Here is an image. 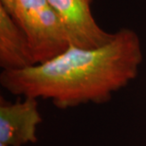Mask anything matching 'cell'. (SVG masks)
Masks as SVG:
<instances>
[{
    "instance_id": "obj_1",
    "label": "cell",
    "mask_w": 146,
    "mask_h": 146,
    "mask_svg": "<svg viewBox=\"0 0 146 146\" xmlns=\"http://www.w3.org/2000/svg\"><path fill=\"white\" fill-rule=\"evenodd\" d=\"M142 60L139 35L121 29L100 48L70 46L45 63L3 70L0 84L11 94L49 100L60 109L104 104L137 77Z\"/></svg>"
},
{
    "instance_id": "obj_2",
    "label": "cell",
    "mask_w": 146,
    "mask_h": 146,
    "mask_svg": "<svg viewBox=\"0 0 146 146\" xmlns=\"http://www.w3.org/2000/svg\"><path fill=\"white\" fill-rule=\"evenodd\" d=\"M24 31L34 65L65 52L70 39L48 0H13L8 11Z\"/></svg>"
},
{
    "instance_id": "obj_3",
    "label": "cell",
    "mask_w": 146,
    "mask_h": 146,
    "mask_svg": "<svg viewBox=\"0 0 146 146\" xmlns=\"http://www.w3.org/2000/svg\"><path fill=\"white\" fill-rule=\"evenodd\" d=\"M60 17L71 46L81 48H100L113 39L97 24L86 0H48Z\"/></svg>"
},
{
    "instance_id": "obj_4",
    "label": "cell",
    "mask_w": 146,
    "mask_h": 146,
    "mask_svg": "<svg viewBox=\"0 0 146 146\" xmlns=\"http://www.w3.org/2000/svg\"><path fill=\"white\" fill-rule=\"evenodd\" d=\"M42 122L38 100L24 97L15 103L1 99L0 103V143L24 146L37 141V127Z\"/></svg>"
},
{
    "instance_id": "obj_5",
    "label": "cell",
    "mask_w": 146,
    "mask_h": 146,
    "mask_svg": "<svg viewBox=\"0 0 146 146\" xmlns=\"http://www.w3.org/2000/svg\"><path fill=\"white\" fill-rule=\"evenodd\" d=\"M33 65L24 31L11 13L0 5V66L3 70H11Z\"/></svg>"
},
{
    "instance_id": "obj_6",
    "label": "cell",
    "mask_w": 146,
    "mask_h": 146,
    "mask_svg": "<svg viewBox=\"0 0 146 146\" xmlns=\"http://www.w3.org/2000/svg\"><path fill=\"white\" fill-rule=\"evenodd\" d=\"M13 0H0V5H2L7 11H10V9L13 5Z\"/></svg>"
},
{
    "instance_id": "obj_7",
    "label": "cell",
    "mask_w": 146,
    "mask_h": 146,
    "mask_svg": "<svg viewBox=\"0 0 146 146\" xmlns=\"http://www.w3.org/2000/svg\"><path fill=\"white\" fill-rule=\"evenodd\" d=\"M0 146H7V145H5V144H3V143H0Z\"/></svg>"
},
{
    "instance_id": "obj_8",
    "label": "cell",
    "mask_w": 146,
    "mask_h": 146,
    "mask_svg": "<svg viewBox=\"0 0 146 146\" xmlns=\"http://www.w3.org/2000/svg\"><path fill=\"white\" fill-rule=\"evenodd\" d=\"M86 1H87V2H89V3H90V1H91V0H86Z\"/></svg>"
}]
</instances>
